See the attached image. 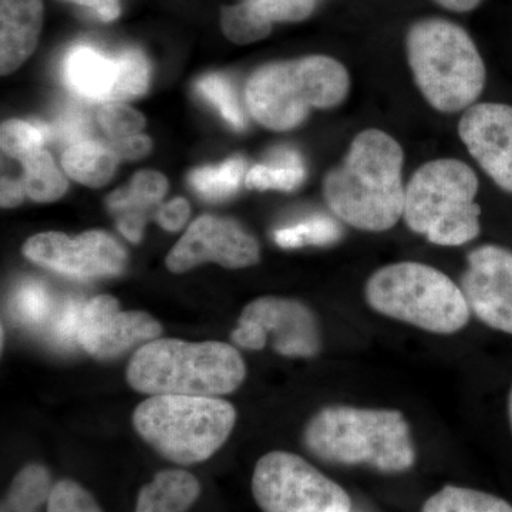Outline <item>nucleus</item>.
<instances>
[{
  "instance_id": "nucleus-21",
  "label": "nucleus",
  "mask_w": 512,
  "mask_h": 512,
  "mask_svg": "<svg viewBox=\"0 0 512 512\" xmlns=\"http://www.w3.org/2000/svg\"><path fill=\"white\" fill-rule=\"evenodd\" d=\"M19 161L23 165V187L33 201L53 202L63 197L69 183L49 151L40 148L26 154Z\"/></svg>"
},
{
  "instance_id": "nucleus-22",
  "label": "nucleus",
  "mask_w": 512,
  "mask_h": 512,
  "mask_svg": "<svg viewBox=\"0 0 512 512\" xmlns=\"http://www.w3.org/2000/svg\"><path fill=\"white\" fill-rule=\"evenodd\" d=\"M52 491L49 471L40 464H30L13 478L2 503V512H37L47 504Z\"/></svg>"
},
{
  "instance_id": "nucleus-39",
  "label": "nucleus",
  "mask_w": 512,
  "mask_h": 512,
  "mask_svg": "<svg viewBox=\"0 0 512 512\" xmlns=\"http://www.w3.org/2000/svg\"><path fill=\"white\" fill-rule=\"evenodd\" d=\"M232 339L242 348L249 350H262L268 345V338L261 326L244 318L238 319V326L232 332Z\"/></svg>"
},
{
  "instance_id": "nucleus-15",
  "label": "nucleus",
  "mask_w": 512,
  "mask_h": 512,
  "mask_svg": "<svg viewBox=\"0 0 512 512\" xmlns=\"http://www.w3.org/2000/svg\"><path fill=\"white\" fill-rule=\"evenodd\" d=\"M239 318L258 323L279 355L313 357L322 346L318 319L308 306L293 299H255L245 306Z\"/></svg>"
},
{
  "instance_id": "nucleus-16",
  "label": "nucleus",
  "mask_w": 512,
  "mask_h": 512,
  "mask_svg": "<svg viewBox=\"0 0 512 512\" xmlns=\"http://www.w3.org/2000/svg\"><path fill=\"white\" fill-rule=\"evenodd\" d=\"M67 89L90 103L114 101L120 76L119 57L109 56L89 43L70 47L62 64Z\"/></svg>"
},
{
  "instance_id": "nucleus-8",
  "label": "nucleus",
  "mask_w": 512,
  "mask_h": 512,
  "mask_svg": "<svg viewBox=\"0 0 512 512\" xmlns=\"http://www.w3.org/2000/svg\"><path fill=\"white\" fill-rule=\"evenodd\" d=\"M237 410L217 397L161 394L138 404L133 426L148 446L171 463H202L227 441Z\"/></svg>"
},
{
  "instance_id": "nucleus-28",
  "label": "nucleus",
  "mask_w": 512,
  "mask_h": 512,
  "mask_svg": "<svg viewBox=\"0 0 512 512\" xmlns=\"http://www.w3.org/2000/svg\"><path fill=\"white\" fill-rule=\"evenodd\" d=\"M197 92L218 110L229 126L237 130H244L247 126V117L239 104L234 86L224 74L211 73L201 77L197 83Z\"/></svg>"
},
{
  "instance_id": "nucleus-20",
  "label": "nucleus",
  "mask_w": 512,
  "mask_h": 512,
  "mask_svg": "<svg viewBox=\"0 0 512 512\" xmlns=\"http://www.w3.org/2000/svg\"><path fill=\"white\" fill-rule=\"evenodd\" d=\"M306 170L301 154L292 148H279L266 164L248 171L245 184L249 190L291 192L305 180Z\"/></svg>"
},
{
  "instance_id": "nucleus-27",
  "label": "nucleus",
  "mask_w": 512,
  "mask_h": 512,
  "mask_svg": "<svg viewBox=\"0 0 512 512\" xmlns=\"http://www.w3.org/2000/svg\"><path fill=\"white\" fill-rule=\"evenodd\" d=\"M342 229L332 218L312 217L298 224L288 225L275 231V242L285 249L329 245L338 241Z\"/></svg>"
},
{
  "instance_id": "nucleus-26",
  "label": "nucleus",
  "mask_w": 512,
  "mask_h": 512,
  "mask_svg": "<svg viewBox=\"0 0 512 512\" xmlns=\"http://www.w3.org/2000/svg\"><path fill=\"white\" fill-rule=\"evenodd\" d=\"M272 25L248 0L221 9V28L235 45H251L271 35Z\"/></svg>"
},
{
  "instance_id": "nucleus-32",
  "label": "nucleus",
  "mask_w": 512,
  "mask_h": 512,
  "mask_svg": "<svg viewBox=\"0 0 512 512\" xmlns=\"http://www.w3.org/2000/svg\"><path fill=\"white\" fill-rule=\"evenodd\" d=\"M97 121L110 140L136 136L146 124V120L137 110L121 101L104 103L97 113Z\"/></svg>"
},
{
  "instance_id": "nucleus-12",
  "label": "nucleus",
  "mask_w": 512,
  "mask_h": 512,
  "mask_svg": "<svg viewBox=\"0 0 512 512\" xmlns=\"http://www.w3.org/2000/svg\"><path fill=\"white\" fill-rule=\"evenodd\" d=\"M160 323L140 311H120L119 302L100 295L84 303L77 342L99 360L116 359L127 350L160 338Z\"/></svg>"
},
{
  "instance_id": "nucleus-40",
  "label": "nucleus",
  "mask_w": 512,
  "mask_h": 512,
  "mask_svg": "<svg viewBox=\"0 0 512 512\" xmlns=\"http://www.w3.org/2000/svg\"><path fill=\"white\" fill-rule=\"evenodd\" d=\"M67 2L89 9L101 22H113L121 13L120 0H67Z\"/></svg>"
},
{
  "instance_id": "nucleus-9",
  "label": "nucleus",
  "mask_w": 512,
  "mask_h": 512,
  "mask_svg": "<svg viewBox=\"0 0 512 512\" xmlns=\"http://www.w3.org/2000/svg\"><path fill=\"white\" fill-rule=\"evenodd\" d=\"M252 494L262 512H352V498L345 488L288 451L259 458Z\"/></svg>"
},
{
  "instance_id": "nucleus-1",
  "label": "nucleus",
  "mask_w": 512,
  "mask_h": 512,
  "mask_svg": "<svg viewBox=\"0 0 512 512\" xmlns=\"http://www.w3.org/2000/svg\"><path fill=\"white\" fill-rule=\"evenodd\" d=\"M403 163V148L390 134L377 128L357 134L323 181L330 211L360 231H389L403 218Z\"/></svg>"
},
{
  "instance_id": "nucleus-43",
  "label": "nucleus",
  "mask_w": 512,
  "mask_h": 512,
  "mask_svg": "<svg viewBox=\"0 0 512 512\" xmlns=\"http://www.w3.org/2000/svg\"><path fill=\"white\" fill-rule=\"evenodd\" d=\"M433 2L451 12L467 13L477 9L483 0H433Z\"/></svg>"
},
{
  "instance_id": "nucleus-11",
  "label": "nucleus",
  "mask_w": 512,
  "mask_h": 512,
  "mask_svg": "<svg viewBox=\"0 0 512 512\" xmlns=\"http://www.w3.org/2000/svg\"><path fill=\"white\" fill-rule=\"evenodd\" d=\"M215 262L229 269L259 262V245L237 222L204 215L190 225L167 256V268L183 274L195 266Z\"/></svg>"
},
{
  "instance_id": "nucleus-19",
  "label": "nucleus",
  "mask_w": 512,
  "mask_h": 512,
  "mask_svg": "<svg viewBox=\"0 0 512 512\" xmlns=\"http://www.w3.org/2000/svg\"><path fill=\"white\" fill-rule=\"evenodd\" d=\"M117 164L119 157L109 143H100L93 138L70 144L62 156L64 173L77 183L92 188L109 183L116 174Z\"/></svg>"
},
{
  "instance_id": "nucleus-35",
  "label": "nucleus",
  "mask_w": 512,
  "mask_h": 512,
  "mask_svg": "<svg viewBox=\"0 0 512 512\" xmlns=\"http://www.w3.org/2000/svg\"><path fill=\"white\" fill-rule=\"evenodd\" d=\"M83 306L79 302L69 299L64 302L60 311L56 313L50 325V333L55 342L63 346H72L79 336L80 319H82Z\"/></svg>"
},
{
  "instance_id": "nucleus-25",
  "label": "nucleus",
  "mask_w": 512,
  "mask_h": 512,
  "mask_svg": "<svg viewBox=\"0 0 512 512\" xmlns=\"http://www.w3.org/2000/svg\"><path fill=\"white\" fill-rule=\"evenodd\" d=\"M421 512H512V505L484 491L446 485L431 495Z\"/></svg>"
},
{
  "instance_id": "nucleus-7",
  "label": "nucleus",
  "mask_w": 512,
  "mask_h": 512,
  "mask_svg": "<svg viewBox=\"0 0 512 512\" xmlns=\"http://www.w3.org/2000/svg\"><path fill=\"white\" fill-rule=\"evenodd\" d=\"M365 298L380 315L434 335H454L471 318L460 285L420 262H397L377 269L367 279Z\"/></svg>"
},
{
  "instance_id": "nucleus-38",
  "label": "nucleus",
  "mask_w": 512,
  "mask_h": 512,
  "mask_svg": "<svg viewBox=\"0 0 512 512\" xmlns=\"http://www.w3.org/2000/svg\"><path fill=\"white\" fill-rule=\"evenodd\" d=\"M190 204L184 198H174L161 205L157 211V221L167 231H180L190 217Z\"/></svg>"
},
{
  "instance_id": "nucleus-2",
  "label": "nucleus",
  "mask_w": 512,
  "mask_h": 512,
  "mask_svg": "<svg viewBox=\"0 0 512 512\" xmlns=\"http://www.w3.org/2000/svg\"><path fill=\"white\" fill-rule=\"evenodd\" d=\"M303 441L313 456L339 466L399 474L416 463L412 431L399 410L328 406L309 421Z\"/></svg>"
},
{
  "instance_id": "nucleus-41",
  "label": "nucleus",
  "mask_w": 512,
  "mask_h": 512,
  "mask_svg": "<svg viewBox=\"0 0 512 512\" xmlns=\"http://www.w3.org/2000/svg\"><path fill=\"white\" fill-rule=\"evenodd\" d=\"M147 215L138 214V212H123L117 215V225L121 234L131 242H140L143 237L144 224H146Z\"/></svg>"
},
{
  "instance_id": "nucleus-24",
  "label": "nucleus",
  "mask_w": 512,
  "mask_h": 512,
  "mask_svg": "<svg viewBox=\"0 0 512 512\" xmlns=\"http://www.w3.org/2000/svg\"><path fill=\"white\" fill-rule=\"evenodd\" d=\"M245 175L242 157H231L220 165L197 168L190 174V185L208 201H224L238 191Z\"/></svg>"
},
{
  "instance_id": "nucleus-10",
  "label": "nucleus",
  "mask_w": 512,
  "mask_h": 512,
  "mask_svg": "<svg viewBox=\"0 0 512 512\" xmlns=\"http://www.w3.org/2000/svg\"><path fill=\"white\" fill-rule=\"evenodd\" d=\"M23 254L43 268L76 279L120 275L127 264L124 248L103 231L84 232L76 238L43 232L26 241Z\"/></svg>"
},
{
  "instance_id": "nucleus-33",
  "label": "nucleus",
  "mask_w": 512,
  "mask_h": 512,
  "mask_svg": "<svg viewBox=\"0 0 512 512\" xmlns=\"http://www.w3.org/2000/svg\"><path fill=\"white\" fill-rule=\"evenodd\" d=\"M47 512H103L92 494L72 480L57 481L50 491Z\"/></svg>"
},
{
  "instance_id": "nucleus-5",
  "label": "nucleus",
  "mask_w": 512,
  "mask_h": 512,
  "mask_svg": "<svg viewBox=\"0 0 512 512\" xmlns=\"http://www.w3.org/2000/svg\"><path fill=\"white\" fill-rule=\"evenodd\" d=\"M247 376L241 355L221 342L156 339L131 357L127 382L138 393L217 397L234 393Z\"/></svg>"
},
{
  "instance_id": "nucleus-36",
  "label": "nucleus",
  "mask_w": 512,
  "mask_h": 512,
  "mask_svg": "<svg viewBox=\"0 0 512 512\" xmlns=\"http://www.w3.org/2000/svg\"><path fill=\"white\" fill-rule=\"evenodd\" d=\"M50 130H52V136H56L67 146L90 138L89 120L83 113L76 110L64 111L56 121L55 127H50Z\"/></svg>"
},
{
  "instance_id": "nucleus-6",
  "label": "nucleus",
  "mask_w": 512,
  "mask_h": 512,
  "mask_svg": "<svg viewBox=\"0 0 512 512\" xmlns=\"http://www.w3.org/2000/svg\"><path fill=\"white\" fill-rule=\"evenodd\" d=\"M478 178L456 158H439L417 168L406 185L403 220L440 247H461L481 232Z\"/></svg>"
},
{
  "instance_id": "nucleus-30",
  "label": "nucleus",
  "mask_w": 512,
  "mask_h": 512,
  "mask_svg": "<svg viewBox=\"0 0 512 512\" xmlns=\"http://www.w3.org/2000/svg\"><path fill=\"white\" fill-rule=\"evenodd\" d=\"M120 64L114 101L134 99L147 92L150 84L151 67L147 56L138 47H126L117 53Z\"/></svg>"
},
{
  "instance_id": "nucleus-29",
  "label": "nucleus",
  "mask_w": 512,
  "mask_h": 512,
  "mask_svg": "<svg viewBox=\"0 0 512 512\" xmlns=\"http://www.w3.org/2000/svg\"><path fill=\"white\" fill-rule=\"evenodd\" d=\"M50 137L52 130L46 124L9 120L2 124L0 143L6 156L20 160L26 154L43 148Z\"/></svg>"
},
{
  "instance_id": "nucleus-44",
  "label": "nucleus",
  "mask_w": 512,
  "mask_h": 512,
  "mask_svg": "<svg viewBox=\"0 0 512 512\" xmlns=\"http://www.w3.org/2000/svg\"><path fill=\"white\" fill-rule=\"evenodd\" d=\"M508 414H510V424L512 429V387L510 392V399H508Z\"/></svg>"
},
{
  "instance_id": "nucleus-13",
  "label": "nucleus",
  "mask_w": 512,
  "mask_h": 512,
  "mask_svg": "<svg viewBox=\"0 0 512 512\" xmlns=\"http://www.w3.org/2000/svg\"><path fill=\"white\" fill-rule=\"evenodd\" d=\"M461 291L471 313L498 332L512 335V251L483 245L467 256Z\"/></svg>"
},
{
  "instance_id": "nucleus-42",
  "label": "nucleus",
  "mask_w": 512,
  "mask_h": 512,
  "mask_svg": "<svg viewBox=\"0 0 512 512\" xmlns=\"http://www.w3.org/2000/svg\"><path fill=\"white\" fill-rule=\"evenodd\" d=\"M26 190L22 181L12 180L9 177L2 178V192H0V204L3 208L18 207L25 200Z\"/></svg>"
},
{
  "instance_id": "nucleus-14",
  "label": "nucleus",
  "mask_w": 512,
  "mask_h": 512,
  "mask_svg": "<svg viewBox=\"0 0 512 512\" xmlns=\"http://www.w3.org/2000/svg\"><path fill=\"white\" fill-rule=\"evenodd\" d=\"M458 136L484 173L512 194V106L474 104L461 116Z\"/></svg>"
},
{
  "instance_id": "nucleus-37",
  "label": "nucleus",
  "mask_w": 512,
  "mask_h": 512,
  "mask_svg": "<svg viewBox=\"0 0 512 512\" xmlns=\"http://www.w3.org/2000/svg\"><path fill=\"white\" fill-rule=\"evenodd\" d=\"M109 146L116 153L119 160H140L150 154L153 143L146 134H136V136L119 138V140H110Z\"/></svg>"
},
{
  "instance_id": "nucleus-23",
  "label": "nucleus",
  "mask_w": 512,
  "mask_h": 512,
  "mask_svg": "<svg viewBox=\"0 0 512 512\" xmlns=\"http://www.w3.org/2000/svg\"><path fill=\"white\" fill-rule=\"evenodd\" d=\"M168 190V181L157 171H140L134 175L130 187L113 192L107 200V205L114 214L123 212H138L147 215L151 208L163 200Z\"/></svg>"
},
{
  "instance_id": "nucleus-17",
  "label": "nucleus",
  "mask_w": 512,
  "mask_h": 512,
  "mask_svg": "<svg viewBox=\"0 0 512 512\" xmlns=\"http://www.w3.org/2000/svg\"><path fill=\"white\" fill-rule=\"evenodd\" d=\"M43 25L42 0H0V73L18 70L35 52Z\"/></svg>"
},
{
  "instance_id": "nucleus-34",
  "label": "nucleus",
  "mask_w": 512,
  "mask_h": 512,
  "mask_svg": "<svg viewBox=\"0 0 512 512\" xmlns=\"http://www.w3.org/2000/svg\"><path fill=\"white\" fill-rule=\"evenodd\" d=\"M271 23L306 20L316 8V0H248Z\"/></svg>"
},
{
  "instance_id": "nucleus-18",
  "label": "nucleus",
  "mask_w": 512,
  "mask_h": 512,
  "mask_svg": "<svg viewBox=\"0 0 512 512\" xmlns=\"http://www.w3.org/2000/svg\"><path fill=\"white\" fill-rule=\"evenodd\" d=\"M200 494V481L188 471L163 470L141 488L134 512H187Z\"/></svg>"
},
{
  "instance_id": "nucleus-4",
  "label": "nucleus",
  "mask_w": 512,
  "mask_h": 512,
  "mask_svg": "<svg viewBox=\"0 0 512 512\" xmlns=\"http://www.w3.org/2000/svg\"><path fill=\"white\" fill-rule=\"evenodd\" d=\"M414 83L440 113L466 111L484 92L487 70L466 29L440 18L414 22L406 35Z\"/></svg>"
},
{
  "instance_id": "nucleus-3",
  "label": "nucleus",
  "mask_w": 512,
  "mask_h": 512,
  "mask_svg": "<svg viewBox=\"0 0 512 512\" xmlns=\"http://www.w3.org/2000/svg\"><path fill=\"white\" fill-rule=\"evenodd\" d=\"M350 92V76L339 60L313 55L258 67L245 89L249 114L261 126L289 131L313 109L340 106Z\"/></svg>"
},
{
  "instance_id": "nucleus-31",
  "label": "nucleus",
  "mask_w": 512,
  "mask_h": 512,
  "mask_svg": "<svg viewBox=\"0 0 512 512\" xmlns=\"http://www.w3.org/2000/svg\"><path fill=\"white\" fill-rule=\"evenodd\" d=\"M52 311V296L46 286L32 279L20 284L10 301V312L22 325H39Z\"/></svg>"
}]
</instances>
